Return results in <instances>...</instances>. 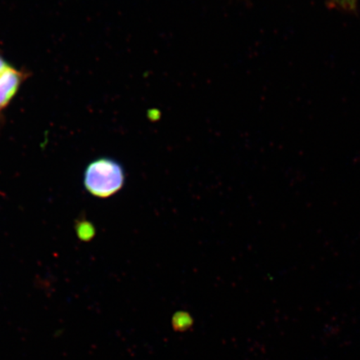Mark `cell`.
<instances>
[{
	"mask_svg": "<svg viewBox=\"0 0 360 360\" xmlns=\"http://www.w3.org/2000/svg\"><path fill=\"white\" fill-rule=\"evenodd\" d=\"M125 182L123 166L110 158H100L85 169L84 183L89 193L98 198H109L118 193Z\"/></svg>",
	"mask_w": 360,
	"mask_h": 360,
	"instance_id": "obj_1",
	"label": "cell"
},
{
	"mask_svg": "<svg viewBox=\"0 0 360 360\" xmlns=\"http://www.w3.org/2000/svg\"><path fill=\"white\" fill-rule=\"evenodd\" d=\"M27 70L10 66L0 75V116L16 96L22 84L30 77Z\"/></svg>",
	"mask_w": 360,
	"mask_h": 360,
	"instance_id": "obj_2",
	"label": "cell"
},
{
	"mask_svg": "<svg viewBox=\"0 0 360 360\" xmlns=\"http://www.w3.org/2000/svg\"><path fill=\"white\" fill-rule=\"evenodd\" d=\"M193 319L188 313L180 311L175 314L172 319V326L175 331L186 332L192 328Z\"/></svg>",
	"mask_w": 360,
	"mask_h": 360,
	"instance_id": "obj_3",
	"label": "cell"
},
{
	"mask_svg": "<svg viewBox=\"0 0 360 360\" xmlns=\"http://www.w3.org/2000/svg\"><path fill=\"white\" fill-rule=\"evenodd\" d=\"M333 6L340 8V10L353 11L356 8L358 0H330Z\"/></svg>",
	"mask_w": 360,
	"mask_h": 360,
	"instance_id": "obj_4",
	"label": "cell"
},
{
	"mask_svg": "<svg viewBox=\"0 0 360 360\" xmlns=\"http://www.w3.org/2000/svg\"><path fill=\"white\" fill-rule=\"evenodd\" d=\"M79 228L84 229V232L79 235L81 238L89 240V238L93 236L94 229L91 225H89L88 223L81 224Z\"/></svg>",
	"mask_w": 360,
	"mask_h": 360,
	"instance_id": "obj_5",
	"label": "cell"
},
{
	"mask_svg": "<svg viewBox=\"0 0 360 360\" xmlns=\"http://www.w3.org/2000/svg\"><path fill=\"white\" fill-rule=\"evenodd\" d=\"M11 65H8L6 58H4L1 53H0V75H1Z\"/></svg>",
	"mask_w": 360,
	"mask_h": 360,
	"instance_id": "obj_6",
	"label": "cell"
}]
</instances>
